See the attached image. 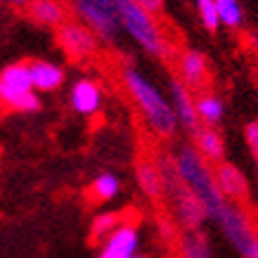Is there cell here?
Listing matches in <instances>:
<instances>
[{"label": "cell", "mask_w": 258, "mask_h": 258, "mask_svg": "<svg viewBox=\"0 0 258 258\" xmlns=\"http://www.w3.org/2000/svg\"><path fill=\"white\" fill-rule=\"evenodd\" d=\"M121 83H123L128 97L133 100L135 109L145 121L149 133L157 135L159 140H171L180 128L178 116L173 111L171 97L135 64H123Z\"/></svg>", "instance_id": "1"}, {"label": "cell", "mask_w": 258, "mask_h": 258, "mask_svg": "<svg viewBox=\"0 0 258 258\" xmlns=\"http://www.w3.org/2000/svg\"><path fill=\"white\" fill-rule=\"evenodd\" d=\"M154 161H157V166L161 168V175H164V199L168 204V213L175 220V225L182 232L202 230L204 223L209 220L206 209L199 202V197L192 192V187L178 175L175 164H173V154L171 152H159Z\"/></svg>", "instance_id": "2"}, {"label": "cell", "mask_w": 258, "mask_h": 258, "mask_svg": "<svg viewBox=\"0 0 258 258\" xmlns=\"http://www.w3.org/2000/svg\"><path fill=\"white\" fill-rule=\"evenodd\" d=\"M171 154H173V164H175L178 175L192 187V192L204 204L209 220H213L227 202L225 197H223V192H220L218 182H216V168H213V164L206 161L199 154V149L192 142H185V145L175 147V152H171Z\"/></svg>", "instance_id": "3"}, {"label": "cell", "mask_w": 258, "mask_h": 258, "mask_svg": "<svg viewBox=\"0 0 258 258\" xmlns=\"http://www.w3.org/2000/svg\"><path fill=\"white\" fill-rule=\"evenodd\" d=\"M114 10L121 22V31L140 47L145 55L154 59H168L173 55V45L166 36L164 26L159 24V17L138 5L135 0H111Z\"/></svg>", "instance_id": "4"}, {"label": "cell", "mask_w": 258, "mask_h": 258, "mask_svg": "<svg viewBox=\"0 0 258 258\" xmlns=\"http://www.w3.org/2000/svg\"><path fill=\"white\" fill-rule=\"evenodd\" d=\"M0 109L15 114H38L43 109L29 62H12L0 69Z\"/></svg>", "instance_id": "5"}, {"label": "cell", "mask_w": 258, "mask_h": 258, "mask_svg": "<svg viewBox=\"0 0 258 258\" xmlns=\"http://www.w3.org/2000/svg\"><path fill=\"white\" fill-rule=\"evenodd\" d=\"M213 223L218 225L220 235L227 239V244L239 253L242 258H253L258 244V232L253 227V218L251 213L237 202H225V206L220 209V213L213 218Z\"/></svg>", "instance_id": "6"}, {"label": "cell", "mask_w": 258, "mask_h": 258, "mask_svg": "<svg viewBox=\"0 0 258 258\" xmlns=\"http://www.w3.org/2000/svg\"><path fill=\"white\" fill-rule=\"evenodd\" d=\"M69 10L100 38L102 45H116L121 38V22L111 0H67Z\"/></svg>", "instance_id": "7"}, {"label": "cell", "mask_w": 258, "mask_h": 258, "mask_svg": "<svg viewBox=\"0 0 258 258\" xmlns=\"http://www.w3.org/2000/svg\"><path fill=\"white\" fill-rule=\"evenodd\" d=\"M55 38L59 50L74 62H86L100 50V38L79 19H67L59 29H55Z\"/></svg>", "instance_id": "8"}, {"label": "cell", "mask_w": 258, "mask_h": 258, "mask_svg": "<svg viewBox=\"0 0 258 258\" xmlns=\"http://www.w3.org/2000/svg\"><path fill=\"white\" fill-rule=\"evenodd\" d=\"M140 225L133 220H121L114 232L104 242H100V251L95 258H133L140 253Z\"/></svg>", "instance_id": "9"}, {"label": "cell", "mask_w": 258, "mask_h": 258, "mask_svg": "<svg viewBox=\"0 0 258 258\" xmlns=\"http://www.w3.org/2000/svg\"><path fill=\"white\" fill-rule=\"evenodd\" d=\"M175 76L189 90H195V93L206 90L209 79H211V67H209L206 55H204L202 50H197V47L180 50L178 57H175Z\"/></svg>", "instance_id": "10"}, {"label": "cell", "mask_w": 258, "mask_h": 258, "mask_svg": "<svg viewBox=\"0 0 258 258\" xmlns=\"http://www.w3.org/2000/svg\"><path fill=\"white\" fill-rule=\"evenodd\" d=\"M168 97H171L173 111L178 116V123L182 131H187L189 135L199 128V116H197V95L195 90H189L178 76L168 79Z\"/></svg>", "instance_id": "11"}, {"label": "cell", "mask_w": 258, "mask_h": 258, "mask_svg": "<svg viewBox=\"0 0 258 258\" xmlns=\"http://www.w3.org/2000/svg\"><path fill=\"white\" fill-rule=\"evenodd\" d=\"M104 104V90L95 79H79L69 90V107L83 118L97 116Z\"/></svg>", "instance_id": "12"}, {"label": "cell", "mask_w": 258, "mask_h": 258, "mask_svg": "<svg viewBox=\"0 0 258 258\" xmlns=\"http://www.w3.org/2000/svg\"><path fill=\"white\" fill-rule=\"evenodd\" d=\"M213 168H216V182L227 202L242 204L249 197V180L239 166L230 164V161H220Z\"/></svg>", "instance_id": "13"}, {"label": "cell", "mask_w": 258, "mask_h": 258, "mask_svg": "<svg viewBox=\"0 0 258 258\" xmlns=\"http://www.w3.org/2000/svg\"><path fill=\"white\" fill-rule=\"evenodd\" d=\"M29 17L43 29H59L69 19L67 0H29Z\"/></svg>", "instance_id": "14"}, {"label": "cell", "mask_w": 258, "mask_h": 258, "mask_svg": "<svg viewBox=\"0 0 258 258\" xmlns=\"http://www.w3.org/2000/svg\"><path fill=\"white\" fill-rule=\"evenodd\" d=\"M29 69H31V79H33V88L38 93H55L64 86L67 81V74L59 64L50 62V59H31L29 62Z\"/></svg>", "instance_id": "15"}, {"label": "cell", "mask_w": 258, "mask_h": 258, "mask_svg": "<svg viewBox=\"0 0 258 258\" xmlns=\"http://www.w3.org/2000/svg\"><path fill=\"white\" fill-rule=\"evenodd\" d=\"M135 185L149 202L164 199V175H161V168L157 166L154 159L152 161L149 159L138 161V166H135Z\"/></svg>", "instance_id": "16"}, {"label": "cell", "mask_w": 258, "mask_h": 258, "mask_svg": "<svg viewBox=\"0 0 258 258\" xmlns=\"http://www.w3.org/2000/svg\"><path fill=\"white\" fill-rule=\"evenodd\" d=\"M192 145L199 149L206 161H211L213 166L225 161V138L220 135L218 128L211 125H199L195 133H192Z\"/></svg>", "instance_id": "17"}, {"label": "cell", "mask_w": 258, "mask_h": 258, "mask_svg": "<svg viewBox=\"0 0 258 258\" xmlns=\"http://www.w3.org/2000/svg\"><path fill=\"white\" fill-rule=\"evenodd\" d=\"M197 116H199L202 125L218 128L223 123V118H225V102H223V97L211 93V90L197 93Z\"/></svg>", "instance_id": "18"}, {"label": "cell", "mask_w": 258, "mask_h": 258, "mask_svg": "<svg viewBox=\"0 0 258 258\" xmlns=\"http://www.w3.org/2000/svg\"><path fill=\"white\" fill-rule=\"evenodd\" d=\"M178 256L180 258H213V249L209 237L202 230L197 232H182L178 242Z\"/></svg>", "instance_id": "19"}, {"label": "cell", "mask_w": 258, "mask_h": 258, "mask_svg": "<svg viewBox=\"0 0 258 258\" xmlns=\"http://www.w3.org/2000/svg\"><path fill=\"white\" fill-rule=\"evenodd\" d=\"M90 195L102 204L114 202V199L121 195V178L111 171L97 173V175L93 178V182H90Z\"/></svg>", "instance_id": "20"}, {"label": "cell", "mask_w": 258, "mask_h": 258, "mask_svg": "<svg viewBox=\"0 0 258 258\" xmlns=\"http://www.w3.org/2000/svg\"><path fill=\"white\" fill-rule=\"evenodd\" d=\"M216 5H218L220 26H225V29H230V31L242 29V24H244L242 0H216Z\"/></svg>", "instance_id": "21"}, {"label": "cell", "mask_w": 258, "mask_h": 258, "mask_svg": "<svg viewBox=\"0 0 258 258\" xmlns=\"http://www.w3.org/2000/svg\"><path fill=\"white\" fill-rule=\"evenodd\" d=\"M121 223V216L116 211H104V213H97L93 218V225H90V237L95 242H104L107 237L114 232V227Z\"/></svg>", "instance_id": "22"}, {"label": "cell", "mask_w": 258, "mask_h": 258, "mask_svg": "<svg viewBox=\"0 0 258 258\" xmlns=\"http://www.w3.org/2000/svg\"><path fill=\"white\" fill-rule=\"evenodd\" d=\"M195 10L197 17L206 31H218L220 29V17H218V5L216 0H195Z\"/></svg>", "instance_id": "23"}, {"label": "cell", "mask_w": 258, "mask_h": 258, "mask_svg": "<svg viewBox=\"0 0 258 258\" xmlns=\"http://www.w3.org/2000/svg\"><path fill=\"white\" fill-rule=\"evenodd\" d=\"M157 230H159V237H161V242L164 244H168V246L175 244V246H178L182 230L175 225V220L173 218H159L157 220Z\"/></svg>", "instance_id": "24"}, {"label": "cell", "mask_w": 258, "mask_h": 258, "mask_svg": "<svg viewBox=\"0 0 258 258\" xmlns=\"http://www.w3.org/2000/svg\"><path fill=\"white\" fill-rule=\"evenodd\" d=\"M244 140H246V147H249L251 157H253V164H256V171H258V118L249 121L244 125Z\"/></svg>", "instance_id": "25"}, {"label": "cell", "mask_w": 258, "mask_h": 258, "mask_svg": "<svg viewBox=\"0 0 258 258\" xmlns=\"http://www.w3.org/2000/svg\"><path fill=\"white\" fill-rule=\"evenodd\" d=\"M135 3H138V5H142L147 12H152L154 17L164 15V10H166V0H135Z\"/></svg>", "instance_id": "26"}, {"label": "cell", "mask_w": 258, "mask_h": 258, "mask_svg": "<svg viewBox=\"0 0 258 258\" xmlns=\"http://www.w3.org/2000/svg\"><path fill=\"white\" fill-rule=\"evenodd\" d=\"M10 5H15V8H26L29 5V0H8Z\"/></svg>", "instance_id": "27"}, {"label": "cell", "mask_w": 258, "mask_h": 258, "mask_svg": "<svg viewBox=\"0 0 258 258\" xmlns=\"http://www.w3.org/2000/svg\"><path fill=\"white\" fill-rule=\"evenodd\" d=\"M253 258H258V244H256V251H253Z\"/></svg>", "instance_id": "28"}, {"label": "cell", "mask_w": 258, "mask_h": 258, "mask_svg": "<svg viewBox=\"0 0 258 258\" xmlns=\"http://www.w3.org/2000/svg\"><path fill=\"white\" fill-rule=\"evenodd\" d=\"M133 258H145V256H140V253H138V256H133Z\"/></svg>", "instance_id": "29"}]
</instances>
